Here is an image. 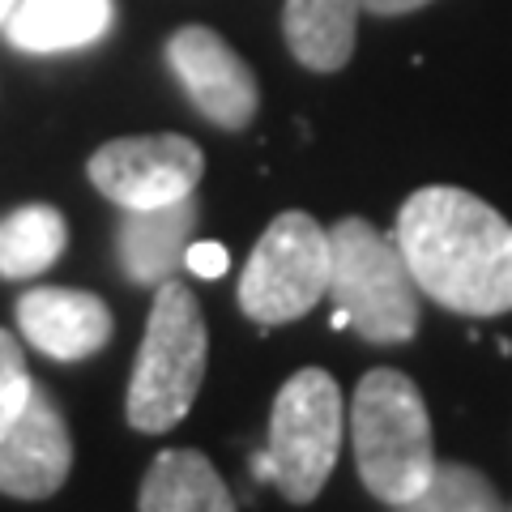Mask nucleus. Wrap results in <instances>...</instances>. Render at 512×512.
Masks as SVG:
<instances>
[{
	"instance_id": "7ed1b4c3",
	"label": "nucleus",
	"mask_w": 512,
	"mask_h": 512,
	"mask_svg": "<svg viewBox=\"0 0 512 512\" xmlns=\"http://www.w3.org/2000/svg\"><path fill=\"white\" fill-rule=\"evenodd\" d=\"M329 299L333 329H359L376 346H397L419 333V282L406 252L363 218H342L329 231Z\"/></svg>"
},
{
	"instance_id": "f8f14e48",
	"label": "nucleus",
	"mask_w": 512,
	"mask_h": 512,
	"mask_svg": "<svg viewBox=\"0 0 512 512\" xmlns=\"http://www.w3.org/2000/svg\"><path fill=\"white\" fill-rule=\"evenodd\" d=\"M111 0H18L9 13V43L35 56L77 52L107 35Z\"/></svg>"
},
{
	"instance_id": "9b49d317",
	"label": "nucleus",
	"mask_w": 512,
	"mask_h": 512,
	"mask_svg": "<svg viewBox=\"0 0 512 512\" xmlns=\"http://www.w3.org/2000/svg\"><path fill=\"white\" fill-rule=\"evenodd\" d=\"M197 227V197H180L154 210H124L116 248L124 274L141 286H163L184 265V252Z\"/></svg>"
},
{
	"instance_id": "ddd939ff",
	"label": "nucleus",
	"mask_w": 512,
	"mask_h": 512,
	"mask_svg": "<svg viewBox=\"0 0 512 512\" xmlns=\"http://www.w3.org/2000/svg\"><path fill=\"white\" fill-rule=\"evenodd\" d=\"M367 0H286L282 35L291 56L312 73H338L355 52V30Z\"/></svg>"
},
{
	"instance_id": "6e6552de",
	"label": "nucleus",
	"mask_w": 512,
	"mask_h": 512,
	"mask_svg": "<svg viewBox=\"0 0 512 512\" xmlns=\"http://www.w3.org/2000/svg\"><path fill=\"white\" fill-rule=\"evenodd\" d=\"M167 64L180 77L192 107L218 128H244L261 107L248 60L210 26L175 30L167 39Z\"/></svg>"
},
{
	"instance_id": "4468645a",
	"label": "nucleus",
	"mask_w": 512,
	"mask_h": 512,
	"mask_svg": "<svg viewBox=\"0 0 512 512\" xmlns=\"http://www.w3.org/2000/svg\"><path fill=\"white\" fill-rule=\"evenodd\" d=\"M137 512H235V500L210 457L192 448H171V453H158L146 470Z\"/></svg>"
},
{
	"instance_id": "39448f33",
	"label": "nucleus",
	"mask_w": 512,
	"mask_h": 512,
	"mask_svg": "<svg viewBox=\"0 0 512 512\" xmlns=\"http://www.w3.org/2000/svg\"><path fill=\"white\" fill-rule=\"evenodd\" d=\"M342 448V393L320 367H303L282 384L269 414V453L256 457V478H269L291 504H312L329 483Z\"/></svg>"
},
{
	"instance_id": "6ab92c4d",
	"label": "nucleus",
	"mask_w": 512,
	"mask_h": 512,
	"mask_svg": "<svg viewBox=\"0 0 512 512\" xmlns=\"http://www.w3.org/2000/svg\"><path fill=\"white\" fill-rule=\"evenodd\" d=\"M427 0H367V9L380 13V18H397V13H414L423 9Z\"/></svg>"
},
{
	"instance_id": "f257e3e1",
	"label": "nucleus",
	"mask_w": 512,
	"mask_h": 512,
	"mask_svg": "<svg viewBox=\"0 0 512 512\" xmlns=\"http://www.w3.org/2000/svg\"><path fill=\"white\" fill-rule=\"evenodd\" d=\"M397 248L419 291L461 316L512 308V222L453 184L419 188L397 214Z\"/></svg>"
},
{
	"instance_id": "dca6fc26",
	"label": "nucleus",
	"mask_w": 512,
	"mask_h": 512,
	"mask_svg": "<svg viewBox=\"0 0 512 512\" xmlns=\"http://www.w3.org/2000/svg\"><path fill=\"white\" fill-rule=\"evenodd\" d=\"M397 512H508V508L500 491L478 470L461 466V461H436L431 483L414 500L397 504Z\"/></svg>"
},
{
	"instance_id": "aec40b11",
	"label": "nucleus",
	"mask_w": 512,
	"mask_h": 512,
	"mask_svg": "<svg viewBox=\"0 0 512 512\" xmlns=\"http://www.w3.org/2000/svg\"><path fill=\"white\" fill-rule=\"evenodd\" d=\"M13 5H18V0H0V22H9V13H13Z\"/></svg>"
},
{
	"instance_id": "423d86ee",
	"label": "nucleus",
	"mask_w": 512,
	"mask_h": 512,
	"mask_svg": "<svg viewBox=\"0 0 512 512\" xmlns=\"http://www.w3.org/2000/svg\"><path fill=\"white\" fill-rule=\"evenodd\" d=\"M329 231L312 214L286 210L265 227L239 274V308L256 325H286L329 295Z\"/></svg>"
},
{
	"instance_id": "a211bd4d",
	"label": "nucleus",
	"mask_w": 512,
	"mask_h": 512,
	"mask_svg": "<svg viewBox=\"0 0 512 512\" xmlns=\"http://www.w3.org/2000/svg\"><path fill=\"white\" fill-rule=\"evenodd\" d=\"M184 265L197 278H222V274H227V265H231V256H227V248H222V244H214V239H201V244H188Z\"/></svg>"
},
{
	"instance_id": "f03ea898",
	"label": "nucleus",
	"mask_w": 512,
	"mask_h": 512,
	"mask_svg": "<svg viewBox=\"0 0 512 512\" xmlns=\"http://www.w3.org/2000/svg\"><path fill=\"white\" fill-rule=\"evenodd\" d=\"M350 436H355L363 487L389 508L414 500L436 474L440 457L431 444L423 393L393 367H376L359 380L350 406Z\"/></svg>"
},
{
	"instance_id": "9d476101",
	"label": "nucleus",
	"mask_w": 512,
	"mask_h": 512,
	"mask_svg": "<svg viewBox=\"0 0 512 512\" xmlns=\"http://www.w3.org/2000/svg\"><path fill=\"white\" fill-rule=\"evenodd\" d=\"M22 338L47 359L77 363L103 350L111 338V312L99 295L73 286H35L18 299Z\"/></svg>"
},
{
	"instance_id": "1a4fd4ad",
	"label": "nucleus",
	"mask_w": 512,
	"mask_h": 512,
	"mask_svg": "<svg viewBox=\"0 0 512 512\" xmlns=\"http://www.w3.org/2000/svg\"><path fill=\"white\" fill-rule=\"evenodd\" d=\"M73 470V440L64 414L39 384L26 410L0 436V491L18 500H47L64 487Z\"/></svg>"
},
{
	"instance_id": "f3484780",
	"label": "nucleus",
	"mask_w": 512,
	"mask_h": 512,
	"mask_svg": "<svg viewBox=\"0 0 512 512\" xmlns=\"http://www.w3.org/2000/svg\"><path fill=\"white\" fill-rule=\"evenodd\" d=\"M30 393H35V380L26 372V359H22V346L13 333L0 329V436L9 431V423L26 410Z\"/></svg>"
},
{
	"instance_id": "0eeeda50",
	"label": "nucleus",
	"mask_w": 512,
	"mask_h": 512,
	"mask_svg": "<svg viewBox=\"0 0 512 512\" xmlns=\"http://www.w3.org/2000/svg\"><path fill=\"white\" fill-rule=\"evenodd\" d=\"M86 171L90 184L120 210H154V205L192 197L205 171V154L197 141L180 133L116 137L90 154Z\"/></svg>"
},
{
	"instance_id": "2eb2a0df",
	"label": "nucleus",
	"mask_w": 512,
	"mask_h": 512,
	"mask_svg": "<svg viewBox=\"0 0 512 512\" xmlns=\"http://www.w3.org/2000/svg\"><path fill=\"white\" fill-rule=\"evenodd\" d=\"M69 244L64 214L52 205H22L0 222V278H35L56 265Z\"/></svg>"
},
{
	"instance_id": "20e7f679",
	"label": "nucleus",
	"mask_w": 512,
	"mask_h": 512,
	"mask_svg": "<svg viewBox=\"0 0 512 512\" xmlns=\"http://www.w3.org/2000/svg\"><path fill=\"white\" fill-rule=\"evenodd\" d=\"M205 355H210V333H205L201 303L184 282L167 278L154 291L146 338L128 380V423L146 436L171 431L197 402Z\"/></svg>"
}]
</instances>
